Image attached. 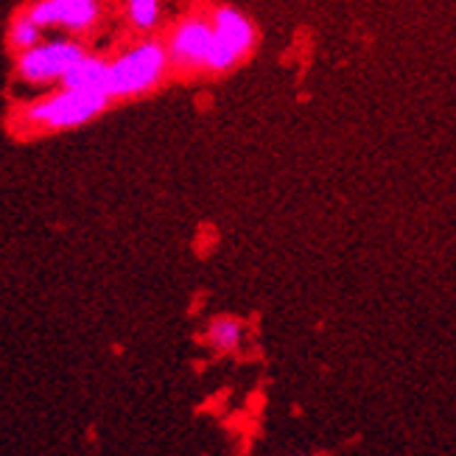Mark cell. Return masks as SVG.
<instances>
[{
  "label": "cell",
  "instance_id": "3957f363",
  "mask_svg": "<svg viewBox=\"0 0 456 456\" xmlns=\"http://www.w3.org/2000/svg\"><path fill=\"white\" fill-rule=\"evenodd\" d=\"M87 51L76 39H51L17 53V76L28 85H59Z\"/></svg>",
  "mask_w": 456,
  "mask_h": 456
},
{
  "label": "cell",
  "instance_id": "7a4b0ae2",
  "mask_svg": "<svg viewBox=\"0 0 456 456\" xmlns=\"http://www.w3.org/2000/svg\"><path fill=\"white\" fill-rule=\"evenodd\" d=\"M168 62V48L157 39H146V43L124 51L121 56L110 59V95L132 98L154 90L163 82Z\"/></svg>",
  "mask_w": 456,
  "mask_h": 456
},
{
  "label": "cell",
  "instance_id": "277c9868",
  "mask_svg": "<svg viewBox=\"0 0 456 456\" xmlns=\"http://www.w3.org/2000/svg\"><path fill=\"white\" fill-rule=\"evenodd\" d=\"M23 12L43 28H65L82 34L98 23L102 4L98 0H34Z\"/></svg>",
  "mask_w": 456,
  "mask_h": 456
},
{
  "label": "cell",
  "instance_id": "30bf717a",
  "mask_svg": "<svg viewBox=\"0 0 456 456\" xmlns=\"http://www.w3.org/2000/svg\"><path fill=\"white\" fill-rule=\"evenodd\" d=\"M126 17L137 31H151L160 20V0H126Z\"/></svg>",
  "mask_w": 456,
  "mask_h": 456
},
{
  "label": "cell",
  "instance_id": "6da1fadb",
  "mask_svg": "<svg viewBox=\"0 0 456 456\" xmlns=\"http://www.w3.org/2000/svg\"><path fill=\"white\" fill-rule=\"evenodd\" d=\"M112 98L102 90H76L62 87L51 95L37 98L20 115V121L37 132H65L90 124L93 118L102 115L110 107Z\"/></svg>",
  "mask_w": 456,
  "mask_h": 456
},
{
  "label": "cell",
  "instance_id": "52a82bcc",
  "mask_svg": "<svg viewBox=\"0 0 456 456\" xmlns=\"http://www.w3.org/2000/svg\"><path fill=\"white\" fill-rule=\"evenodd\" d=\"M213 31L222 34L224 39L241 51V53H249L252 43H255V31H252V23L235 9H216L213 14Z\"/></svg>",
  "mask_w": 456,
  "mask_h": 456
},
{
  "label": "cell",
  "instance_id": "8992f818",
  "mask_svg": "<svg viewBox=\"0 0 456 456\" xmlns=\"http://www.w3.org/2000/svg\"><path fill=\"white\" fill-rule=\"evenodd\" d=\"M59 85H62V87H76V90H102V93L110 95V62H107V59H102V56L85 53L68 70V76Z\"/></svg>",
  "mask_w": 456,
  "mask_h": 456
},
{
  "label": "cell",
  "instance_id": "ba28073f",
  "mask_svg": "<svg viewBox=\"0 0 456 456\" xmlns=\"http://www.w3.org/2000/svg\"><path fill=\"white\" fill-rule=\"evenodd\" d=\"M244 339V325L232 320V316H216L208 325V345L219 353H232L241 347Z\"/></svg>",
  "mask_w": 456,
  "mask_h": 456
},
{
  "label": "cell",
  "instance_id": "9c48e42d",
  "mask_svg": "<svg viewBox=\"0 0 456 456\" xmlns=\"http://www.w3.org/2000/svg\"><path fill=\"white\" fill-rule=\"evenodd\" d=\"M43 26H37L34 20L26 14V12H20L14 20H12V28H9V45L17 51V53H23L34 45L43 43Z\"/></svg>",
  "mask_w": 456,
  "mask_h": 456
},
{
  "label": "cell",
  "instance_id": "5b68a950",
  "mask_svg": "<svg viewBox=\"0 0 456 456\" xmlns=\"http://www.w3.org/2000/svg\"><path fill=\"white\" fill-rule=\"evenodd\" d=\"M213 45V23L205 20H185V23L176 26V31L168 39V56L171 62L183 65V68H205L208 56Z\"/></svg>",
  "mask_w": 456,
  "mask_h": 456
}]
</instances>
